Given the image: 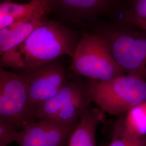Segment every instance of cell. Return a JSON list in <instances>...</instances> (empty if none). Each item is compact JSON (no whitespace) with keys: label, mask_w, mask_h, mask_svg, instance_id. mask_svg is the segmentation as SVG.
<instances>
[{"label":"cell","mask_w":146,"mask_h":146,"mask_svg":"<svg viewBox=\"0 0 146 146\" xmlns=\"http://www.w3.org/2000/svg\"><path fill=\"white\" fill-rule=\"evenodd\" d=\"M78 42L67 29L45 19L19 46L1 56V66L19 69L50 62L63 55L72 58Z\"/></svg>","instance_id":"6da1fadb"},{"label":"cell","mask_w":146,"mask_h":146,"mask_svg":"<svg viewBox=\"0 0 146 146\" xmlns=\"http://www.w3.org/2000/svg\"><path fill=\"white\" fill-rule=\"evenodd\" d=\"M121 22L102 28L103 37L115 62L125 74L146 82V33Z\"/></svg>","instance_id":"7a4b0ae2"},{"label":"cell","mask_w":146,"mask_h":146,"mask_svg":"<svg viewBox=\"0 0 146 146\" xmlns=\"http://www.w3.org/2000/svg\"><path fill=\"white\" fill-rule=\"evenodd\" d=\"M93 102L110 115L122 116L146 102V82L127 75L106 81L88 80Z\"/></svg>","instance_id":"3957f363"},{"label":"cell","mask_w":146,"mask_h":146,"mask_svg":"<svg viewBox=\"0 0 146 146\" xmlns=\"http://www.w3.org/2000/svg\"><path fill=\"white\" fill-rule=\"evenodd\" d=\"M71 58L75 75L88 80L106 81L125 75L113 58L104 38L98 33L84 35Z\"/></svg>","instance_id":"277c9868"},{"label":"cell","mask_w":146,"mask_h":146,"mask_svg":"<svg viewBox=\"0 0 146 146\" xmlns=\"http://www.w3.org/2000/svg\"><path fill=\"white\" fill-rule=\"evenodd\" d=\"M0 117L22 131L37 121L26 81L17 73L0 69Z\"/></svg>","instance_id":"5b68a950"},{"label":"cell","mask_w":146,"mask_h":146,"mask_svg":"<svg viewBox=\"0 0 146 146\" xmlns=\"http://www.w3.org/2000/svg\"><path fill=\"white\" fill-rule=\"evenodd\" d=\"M16 70V73L27 83L34 110L56 94L69 80L64 66L57 60Z\"/></svg>","instance_id":"8992f818"},{"label":"cell","mask_w":146,"mask_h":146,"mask_svg":"<svg viewBox=\"0 0 146 146\" xmlns=\"http://www.w3.org/2000/svg\"><path fill=\"white\" fill-rule=\"evenodd\" d=\"M78 122L39 119L20 131L16 142L19 146H64Z\"/></svg>","instance_id":"52a82bcc"},{"label":"cell","mask_w":146,"mask_h":146,"mask_svg":"<svg viewBox=\"0 0 146 146\" xmlns=\"http://www.w3.org/2000/svg\"><path fill=\"white\" fill-rule=\"evenodd\" d=\"M76 75L49 99L35 108L37 119H53L74 100L89 92L88 80Z\"/></svg>","instance_id":"ba28073f"},{"label":"cell","mask_w":146,"mask_h":146,"mask_svg":"<svg viewBox=\"0 0 146 146\" xmlns=\"http://www.w3.org/2000/svg\"><path fill=\"white\" fill-rule=\"evenodd\" d=\"M50 5L42 6L13 26L0 29L1 56L19 46L46 19Z\"/></svg>","instance_id":"9c48e42d"},{"label":"cell","mask_w":146,"mask_h":146,"mask_svg":"<svg viewBox=\"0 0 146 146\" xmlns=\"http://www.w3.org/2000/svg\"><path fill=\"white\" fill-rule=\"evenodd\" d=\"M104 113L90 107L84 110L69 138L68 146H96V130L104 120Z\"/></svg>","instance_id":"30bf717a"},{"label":"cell","mask_w":146,"mask_h":146,"mask_svg":"<svg viewBox=\"0 0 146 146\" xmlns=\"http://www.w3.org/2000/svg\"><path fill=\"white\" fill-rule=\"evenodd\" d=\"M49 4H50V0H31L23 4L3 1L0 5V29L13 26L42 6Z\"/></svg>","instance_id":"8fae6325"},{"label":"cell","mask_w":146,"mask_h":146,"mask_svg":"<svg viewBox=\"0 0 146 146\" xmlns=\"http://www.w3.org/2000/svg\"><path fill=\"white\" fill-rule=\"evenodd\" d=\"M113 0H50L68 11L96 15L106 10Z\"/></svg>","instance_id":"7c38bea8"},{"label":"cell","mask_w":146,"mask_h":146,"mask_svg":"<svg viewBox=\"0 0 146 146\" xmlns=\"http://www.w3.org/2000/svg\"><path fill=\"white\" fill-rule=\"evenodd\" d=\"M126 131L133 135L143 137L146 135V102L129 110L124 117Z\"/></svg>","instance_id":"4fadbf2b"},{"label":"cell","mask_w":146,"mask_h":146,"mask_svg":"<svg viewBox=\"0 0 146 146\" xmlns=\"http://www.w3.org/2000/svg\"><path fill=\"white\" fill-rule=\"evenodd\" d=\"M117 121L111 141L108 146H146L144 137L133 135L126 131L124 125V117L120 116Z\"/></svg>","instance_id":"5bb4252c"},{"label":"cell","mask_w":146,"mask_h":146,"mask_svg":"<svg viewBox=\"0 0 146 146\" xmlns=\"http://www.w3.org/2000/svg\"><path fill=\"white\" fill-rule=\"evenodd\" d=\"M19 131L15 123L0 117V146H7L16 141Z\"/></svg>","instance_id":"9a60e30c"},{"label":"cell","mask_w":146,"mask_h":146,"mask_svg":"<svg viewBox=\"0 0 146 146\" xmlns=\"http://www.w3.org/2000/svg\"><path fill=\"white\" fill-rule=\"evenodd\" d=\"M122 14L146 20V0H130Z\"/></svg>","instance_id":"2e32d148"},{"label":"cell","mask_w":146,"mask_h":146,"mask_svg":"<svg viewBox=\"0 0 146 146\" xmlns=\"http://www.w3.org/2000/svg\"><path fill=\"white\" fill-rule=\"evenodd\" d=\"M121 22L135 27L139 29L146 31V20H140L130 16L122 14Z\"/></svg>","instance_id":"e0dca14e"}]
</instances>
